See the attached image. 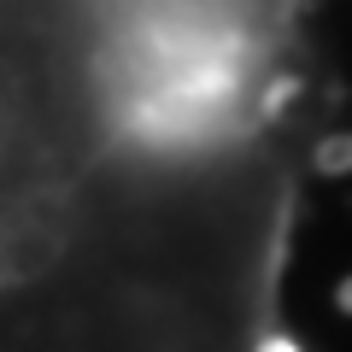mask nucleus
Listing matches in <instances>:
<instances>
[{
	"instance_id": "nucleus-1",
	"label": "nucleus",
	"mask_w": 352,
	"mask_h": 352,
	"mask_svg": "<svg viewBox=\"0 0 352 352\" xmlns=\"http://www.w3.org/2000/svg\"><path fill=\"white\" fill-rule=\"evenodd\" d=\"M294 188L106 24L0 0V346L276 340Z\"/></svg>"
}]
</instances>
